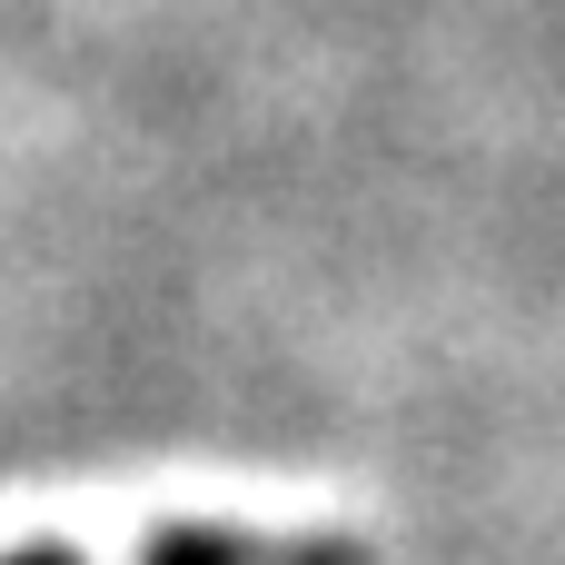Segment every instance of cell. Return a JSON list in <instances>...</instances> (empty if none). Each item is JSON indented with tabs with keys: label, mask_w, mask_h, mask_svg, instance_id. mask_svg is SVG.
Masks as SVG:
<instances>
[{
	"label": "cell",
	"mask_w": 565,
	"mask_h": 565,
	"mask_svg": "<svg viewBox=\"0 0 565 565\" xmlns=\"http://www.w3.org/2000/svg\"><path fill=\"white\" fill-rule=\"evenodd\" d=\"M149 565H258V546H238V536H159Z\"/></svg>",
	"instance_id": "1"
},
{
	"label": "cell",
	"mask_w": 565,
	"mask_h": 565,
	"mask_svg": "<svg viewBox=\"0 0 565 565\" xmlns=\"http://www.w3.org/2000/svg\"><path fill=\"white\" fill-rule=\"evenodd\" d=\"M0 565H79L70 546H20V556H0Z\"/></svg>",
	"instance_id": "2"
},
{
	"label": "cell",
	"mask_w": 565,
	"mask_h": 565,
	"mask_svg": "<svg viewBox=\"0 0 565 565\" xmlns=\"http://www.w3.org/2000/svg\"><path fill=\"white\" fill-rule=\"evenodd\" d=\"M308 565H358V556L348 546H308Z\"/></svg>",
	"instance_id": "3"
}]
</instances>
